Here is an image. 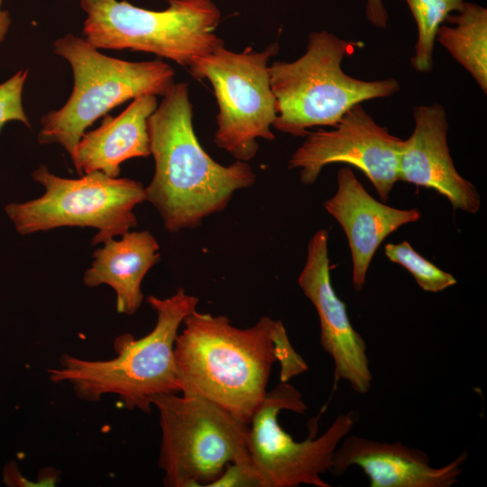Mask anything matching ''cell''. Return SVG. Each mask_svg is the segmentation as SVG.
I'll use <instances>...</instances> for the list:
<instances>
[{"label":"cell","instance_id":"obj_19","mask_svg":"<svg viewBox=\"0 0 487 487\" xmlns=\"http://www.w3.org/2000/svg\"><path fill=\"white\" fill-rule=\"evenodd\" d=\"M416 22L418 38L415 54L410 60L413 69L430 72L434 66V47L437 29L448 15L460 12L466 0H404Z\"/></svg>","mask_w":487,"mask_h":487},{"label":"cell","instance_id":"obj_12","mask_svg":"<svg viewBox=\"0 0 487 487\" xmlns=\"http://www.w3.org/2000/svg\"><path fill=\"white\" fill-rule=\"evenodd\" d=\"M329 265L328 231L320 229L308 244L298 283L317 313L320 344L334 362L335 381H344L354 391L365 394L372 382L367 345L354 328L345 303L333 288Z\"/></svg>","mask_w":487,"mask_h":487},{"label":"cell","instance_id":"obj_6","mask_svg":"<svg viewBox=\"0 0 487 487\" xmlns=\"http://www.w3.org/2000/svg\"><path fill=\"white\" fill-rule=\"evenodd\" d=\"M87 14L82 38L96 49L155 54L188 68L224 45L216 30L221 13L211 0H170L148 10L127 1L80 0Z\"/></svg>","mask_w":487,"mask_h":487},{"label":"cell","instance_id":"obj_8","mask_svg":"<svg viewBox=\"0 0 487 487\" xmlns=\"http://www.w3.org/2000/svg\"><path fill=\"white\" fill-rule=\"evenodd\" d=\"M32 179L45 191L38 198L10 203L5 210L21 234L62 226L97 230L93 245L122 236L137 225L134 207L145 201L143 185L128 178H112L101 171L67 179L40 165Z\"/></svg>","mask_w":487,"mask_h":487},{"label":"cell","instance_id":"obj_15","mask_svg":"<svg viewBox=\"0 0 487 487\" xmlns=\"http://www.w3.org/2000/svg\"><path fill=\"white\" fill-rule=\"evenodd\" d=\"M336 179V191L324 202V207L346 235L352 257V282L356 290H361L381 244L400 226L418 222L421 213L417 208H396L376 200L349 167L341 168Z\"/></svg>","mask_w":487,"mask_h":487},{"label":"cell","instance_id":"obj_9","mask_svg":"<svg viewBox=\"0 0 487 487\" xmlns=\"http://www.w3.org/2000/svg\"><path fill=\"white\" fill-rule=\"evenodd\" d=\"M277 51V44L241 52L223 45L196 58L188 68L192 77L207 79L213 87L218 105L214 143L236 161L252 160L259 150L258 139L275 138L271 127L277 113L268 63Z\"/></svg>","mask_w":487,"mask_h":487},{"label":"cell","instance_id":"obj_13","mask_svg":"<svg viewBox=\"0 0 487 487\" xmlns=\"http://www.w3.org/2000/svg\"><path fill=\"white\" fill-rule=\"evenodd\" d=\"M411 135L403 140L398 167L399 180L431 188L443 195L455 210L476 214L481 198L476 187L456 170L447 142L448 121L436 103L413 110Z\"/></svg>","mask_w":487,"mask_h":487},{"label":"cell","instance_id":"obj_24","mask_svg":"<svg viewBox=\"0 0 487 487\" xmlns=\"http://www.w3.org/2000/svg\"><path fill=\"white\" fill-rule=\"evenodd\" d=\"M170 1V0H169Z\"/></svg>","mask_w":487,"mask_h":487},{"label":"cell","instance_id":"obj_17","mask_svg":"<svg viewBox=\"0 0 487 487\" xmlns=\"http://www.w3.org/2000/svg\"><path fill=\"white\" fill-rule=\"evenodd\" d=\"M121 237L105 241L95 251L83 283L88 288L110 286L116 295L117 312L133 316L143 300L142 282L160 260V246L148 230L127 232Z\"/></svg>","mask_w":487,"mask_h":487},{"label":"cell","instance_id":"obj_2","mask_svg":"<svg viewBox=\"0 0 487 487\" xmlns=\"http://www.w3.org/2000/svg\"><path fill=\"white\" fill-rule=\"evenodd\" d=\"M192 116L188 84L174 82L147 120L155 169L145 200L170 233L199 226L256 179L246 161L224 166L214 161L196 136Z\"/></svg>","mask_w":487,"mask_h":487},{"label":"cell","instance_id":"obj_11","mask_svg":"<svg viewBox=\"0 0 487 487\" xmlns=\"http://www.w3.org/2000/svg\"><path fill=\"white\" fill-rule=\"evenodd\" d=\"M288 162L299 170L304 185L316 182L322 170L334 163L356 167L387 201L399 180V157L403 140L378 124L362 103L351 107L331 130L308 132Z\"/></svg>","mask_w":487,"mask_h":487},{"label":"cell","instance_id":"obj_20","mask_svg":"<svg viewBox=\"0 0 487 487\" xmlns=\"http://www.w3.org/2000/svg\"><path fill=\"white\" fill-rule=\"evenodd\" d=\"M390 261L405 268L425 291L440 292L456 284V279L420 255L407 241L384 247Z\"/></svg>","mask_w":487,"mask_h":487},{"label":"cell","instance_id":"obj_22","mask_svg":"<svg viewBox=\"0 0 487 487\" xmlns=\"http://www.w3.org/2000/svg\"><path fill=\"white\" fill-rule=\"evenodd\" d=\"M365 16L373 26L385 29L389 22V14L383 0H366Z\"/></svg>","mask_w":487,"mask_h":487},{"label":"cell","instance_id":"obj_14","mask_svg":"<svg viewBox=\"0 0 487 487\" xmlns=\"http://www.w3.org/2000/svg\"><path fill=\"white\" fill-rule=\"evenodd\" d=\"M467 458L464 451L446 465L433 467L419 448L348 434L337 446L328 472L340 477L358 466L370 487H450L458 482Z\"/></svg>","mask_w":487,"mask_h":487},{"label":"cell","instance_id":"obj_18","mask_svg":"<svg viewBox=\"0 0 487 487\" xmlns=\"http://www.w3.org/2000/svg\"><path fill=\"white\" fill-rule=\"evenodd\" d=\"M440 43L487 93V9L466 2L464 8L448 15L439 26Z\"/></svg>","mask_w":487,"mask_h":487},{"label":"cell","instance_id":"obj_7","mask_svg":"<svg viewBox=\"0 0 487 487\" xmlns=\"http://www.w3.org/2000/svg\"><path fill=\"white\" fill-rule=\"evenodd\" d=\"M152 404L160 417L158 464L165 486H211L229 464L253 470L249 425L199 397L164 393L154 396Z\"/></svg>","mask_w":487,"mask_h":487},{"label":"cell","instance_id":"obj_5","mask_svg":"<svg viewBox=\"0 0 487 487\" xmlns=\"http://www.w3.org/2000/svg\"><path fill=\"white\" fill-rule=\"evenodd\" d=\"M53 51L69 63L74 84L64 106L41 116L37 139L40 144H60L70 158L87 128L98 118L140 96H162L174 83V70L160 60L112 58L72 33L56 40Z\"/></svg>","mask_w":487,"mask_h":487},{"label":"cell","instance_id":"obj_21","mask_svg":"<svg viewBox=\"0 0 487 487\" xmlns=\"http://www.w3.org/2000/svg\"><path fill=\"white\" fill-rule=\"evenodd\" d=\"M28 73V69L19 70L0 84V132L4 125L11 121L21 122L31 127L22 97Z\"/></svg>","mask_w":487,"mask_h":487},{"label":"cell","instance_id":"obj_3","mask_svg":"<svg viewBox=\"0 0 487 487\" xmlns=\"http://www.w3.org/2000/svg\"><path fill=\"white\" fill-rule=\"evenodd\" d=\"M198 301L182 288L166 299L149 296L147 302L157 316L150 333L141 338L120 335L114 342L116 354L109 360L63 354L59 366L47 371L51 381L70 384L77 397L86 401H98L112 394L125 408L150 413L154 396L180 392L175 342L179 326L197 309Z\"/></svg>","mask_w":487,"mask_h":487},{"label":"cell","instance_id":"obj_23","mask_svg":"<svg viewBox=\"0 0 487 487\" xmlns=\"http://www.w3.org/2000/svg\"><path fill=\"white\" fill-rule=\"evenodd\" d=\"M3 2L0 0V42L5 40L12 23L9 12L2 8Z\"/></svg>","mask_w":487,"mask_h":487},{"label":"cell","instance_id":"obj_16","mask_svg":"<svg viewBox=\"0 0 487 487\" xmlns=\"http://www.w3.org/2000/svg\"><path fill=\"white\" fill-rule=\"evenodd\" d=\"M157 106V96L143 95L117 116L106 115L99 127L81 136L71 156L78 173L101 171L116 178L124 161L150 156L147 120Z\"/></svg>","mask_w":487,"mask_h":487},{"label":"cell","instance_id":"obj_1","mask_svg":"<svg viewBox=\"0 0 487 487\" xmlns=\"http://www.w3.org/2000/svg\"><path fill=\"white\" fill-rule=\"evenodd\" d=\"M183 325L174 347L180 392L206 399L245 425L268 391L275 362L282 381L308 370L283 324L270 317L243 329L225 316L196 309Z\"/></svg>","mask_w":487,"mask_h":487},{"label":"cell","instance_id":"obj_10","mask_svg":"<svg viewBox=\"0 0 487 487\" xmlns=\"http://www.w3.org/2000/svg\"><path fill=\"white\" fill-rule=\"evenodd\" d=\"M302 394L289 381H280L267 391L249 424L247 446L259 487H297L301 484L329 487L321 475L328 472L341 440L350 434L354 411L335 418L316 438L296 441L278 422L280 411L304 414Z\"/></svg>","mask_w":487,"mask_h":487},{"label":"cell","instance_id":"obj_4","mask_svg":"<svg viewBox=\"0 0 487 487\" xmlns=\"http://www.w3.org/2000/svg\"><path fill=\"white\" fill-rule=\"evenodd\" d=\"M361 46L327 31L314 32L299 59L269 65L277 113L272 126L306 136L315 126H335L356 104L397 93L400 85L395 78L367 81L343 70L344 58Z\"/></svg>","mask_w":487,"mask_h":487}]
</instances>
